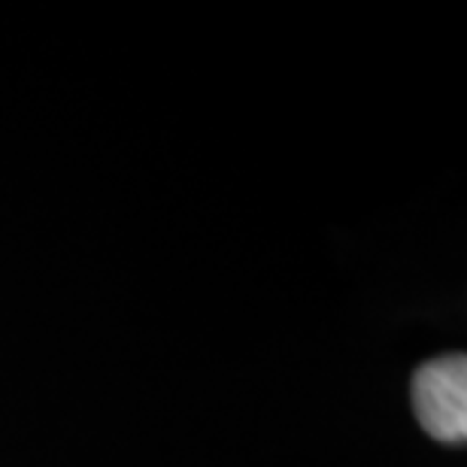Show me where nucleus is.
I'll return each mask as SVG.
<instances>
[{"label": "nucleus", "instance_id": "f257e3e1", "mask_svg": "<svg viewBox=\"0 0 467 467\" xmlns=\"http://www.w3.org/2000/svg\"><path fill=\"white\" fill-rule=\"evenodd\" d=\"M413 410L425 434L441 443L467 437V358L443 355L425 361L413 377Z\"/></svg>", "mask_w": 467, "mask_h": 467}]
</instances>
